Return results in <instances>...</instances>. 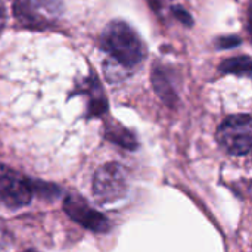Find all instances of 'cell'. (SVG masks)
<instances>
[{"mask_svg":"<svg viewBox=\"0 0 252 252\" xmlns=\"http://www.w3.org/2000/svg\"><path fill=\"white\" fill-rule=\"evenodd\" d=\"M35 193V180L0 165V201L12 208L28 205Z\"/></svg>","mask_w":252,"mask_h":252,"instance_id":"4","label":"cell"},{"mask_svg":"<svg viewBox=\"0 0 252 252\" xmlns=\"http://www.w3.org/2000/svg\"><path fill=\"white\" fill-rule=\"evenodd\" d=\"M102 46L111 55V58L124 68L137 65L145 56L140 38L134 30L123 21H114L108 24L102 34Z\"/></svg>","mask_w":252,"mask_h":252,"instance_id":"1","label":"cell"},{"mask_svg":"<svg viewBox=\"0 0 252 252\" xmlns=\"http://www.w3.org/2000/svg\"><path fill=\"white\" fill-rule=\"evenodd\" d=\"M13 12L25 27L46 28L62 15V3L59 0H15Z\"/></svg>","mask_w":252,"mask_h":252,"instance_id":"2","label":"cell"},{"mask_svg":"<svg viewBox=\"0 0 252 252\" xmlns=\"http://www.w3.org/2000/svg\"><path fill=\"white\" fill-rule=\"evenodd\" d=\"M221 71H223V72H235V74L250 75V71H251V61H250L248 56L229 59V61H226V62L221 65Z\"/></svg>","mask_w":252,"mask_h":252,"instance_id":"7","label":"cell"},{"mask_svg":"<svg viewBox=\"0 0 252 252\" xmlns=\"http://www.w3.org/2000/svg\"><path fill=\"white\" fill-rule=\"evenodd\" d=\"M217 142L232 155H247L251 151V117L233 115L221 123L217 130Z\"/></svg>","mask_w":252,"mask_h":252,"instance_id":"3","label":"cell"},{"mask_svg":"<svg viewBox=\"0 0 252 252\" xmlns=\"http://www.w3.org/2000/svg\"><path fill=\"white\" fill-rule=\"evenodd\" d=\"M1 239H3V227L0 224V242H1Z\"/></svg>","mask_w":252,"mask_h":252,"instance_id":"8","label":"cell"},{"mask_svg":"<svg viewBox=\"0 0 252 252\" xmlns=\"http://www.w3.org/2000/svg\"><path fill=\"white\" fill-rule=\"evenodd\" d=\"M126 190V174L121 165L112 162L96 171L93 179V193L97 201L103 204L115 202L124 196Z\"/></svg>","mask_w":252,"mask_h":252,"instance_id":"5","label":"cell"},{"mask_svg":"<svg viewBox=\"0 0 252 252\" xmlns=\"http://www.w3.org/2000/svg\"><path fill=\"white\" fill-rule=\"evenodd\" d=\"M25 252H37L35 250H28V251H25Z\"/></svg>","mask_w":252,"mask_h":252,"instance_id":"10","label":"cell"},{"mask_svg":"<svg viewBox=\"0 0 252 252\" xmlns=\"http://www.w3.org/2000/svg\"><path fill=\"white\" fill-rule=\"evenodd\" d=\"M152 1H157L158 4H161V3H164V1H167V0H152Z\"/></svg>","mask_w":252,"mask_h":252,"instance_id":"9","label":"cell"},{"mask_svg":"<svg viewBox=\"0 0 252 252\" xmlns=\"http://www.w3.org/2000/svg\"><path fill=\"white\" fill-rule=\"evenodd\" d=\"M65 213L84 229L92 232H108L109 221L103 214L89 207L80 196H68L63 202Z\"/></svg>","mask_w":252,"mask_h":252,"instance_id":"6","label":"cell"}]
</instances>
